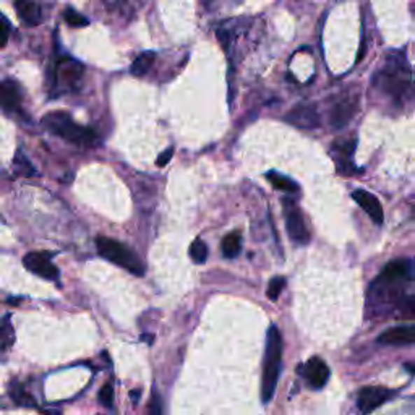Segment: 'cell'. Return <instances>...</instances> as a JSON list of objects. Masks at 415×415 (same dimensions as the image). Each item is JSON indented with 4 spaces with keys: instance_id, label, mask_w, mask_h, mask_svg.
Here are the masks:
<instances>
[{
    "instance_id": "obj_1",
    "label": "cell",
    "mask_w": 415,
    "mask_h": 415,
    "mask_svg": "<svg viewBox=\"0 0 415 415\" xmlns=\"http://www.w3.org/2000/svg\"><path fill=\"white\" fill-rule=\"evenodd\" d=\"M281 362H283V337L276 326H271L266 336V351L263 360V375H261V399L269 402L278 386Z\"/></svg>"
},
{
    "instance_id": "obj_2",
    "label": "cell",
    "mask_w": 415,
    "mask_h": 415,
    "mask_svg": "<svg viewBox=\"0 0 415 415\" xmlns=\"http://www.w3.org/2000/svg\"><path fill=\"white\" fill-rule=\"evenodd\" d=\"M43 124L50 133L60 136L62 140L73 143V145L94 146L97 145V141H99V138H97L94 130L78 125L73 119H71L70 114H66V112H62V111L49 112V114H45L43 119Z\"/></svg>"
},
{
    "instance_id": "obj_3",
    "label": "cell",
    "mask_w": 415,
    "mask_h": 415,
    "mask_svg": "<svg viewBox=\"0 0 415 415\" xmlns=\"http://www.w3.org/2000/svg\"><path fill=\"white\" fill-rule=\"evenodd\" d=\"M96 247L102 258L111 261V263L119 265L120 268L130 271L135 276L145 274V266H143L140 258L130 248H127L124 244L109 237H97Z\"/></svg>"
},
{
    "instance_id": "obj_4",
    "label": "cell",
    "mask_w": 415,
    "mask_h": 415,
    "mask_svg": "<svg viewBox=\"0 0 415 415\" xmlns=\"http://www.w3.org/2000/svg\"><path fill=\"white\" fill-rule=\"evenodd\" d=\"M375 85L381 93L393 97L394 101L401 102L406 99L412 91L411 78H409L407 70L401 64H388L384 70L375 76Z\"/></svg>"
},
{
    "instance_id": "obj_5",
    "label": "cell",
    "mask_w": 415,
    "mask_h": 415,
    "mask_svg": "<svg viewBox=\"0 0 415 415\" xmlns=\"http://www.w3.org/2000/svg\"><path fill=\"white\" fill-rule=\"evenodd\" d=\"M83 65H81L78 60L65 57L60 59L57 65H55V73H54V83L55 88L62 90H76L78 88L81 78H83Z\"/></svg>"
},
{
    "instance_id": "obj_6",
    "label": "cell",
    "mask_w": 415,
    "mask_h": 415,
    "mask_svg": "<svg viewBox=\"0 0 415 415\" xmlns=\"http://www.w3.org/2000/svg\"><path fill=\"white\" fill-rule=\"evenodd\" d=\"M284 213H286V225H288L289 237L294 240L295 244H300V245L309 244L310 232L309 229H307L304 216H302V211L299 209V206H297V204L289 198L284 199Z\"/></svg>"
},
{
    "instance_id": "obj_7",
    "label": "cell",
    "mask_w": 415,
    "mask_h": 415,
    "mask_svg": "<svg viewBox=\"0 0 415 415\" xmlns=\"http://www.w3.org/2000/svg\"><path fill=\"white\" fill-rule=\"evenodd\" d=\"M24 268L31 273L41 276L44 279L55 281L59 278V269L57 266H54L52 261H50V255L48 252H31L24 256L23 260Z\"/></svg>"
},
{
    "instance_id": "obj_8",
    "label": "cell",
    "mask_w": 415,
    "mask_h": 415,
    "mask_svg": "<svg viewBox=\"0 0 415 415\" xmlns=\"http://www.w3.org/2000/svg\"><path fill=\"white\" fill-rule=\"evenodd\" d=\"M357 107H358V99L352 94L337 99L335 104H332L330 112L331 127L337 128V130H339V128H344L352 120V117L356 115Z\"/></svg>"
},
{
    "instance_id": "obj_9",
    "label": "cell",
    "mask_w": 415,
    "mask_h": 415,
    "mask_svg": "<svg viewBox=\"0 0 415 415\" xmlns=\"http://www.w3.org/2000/svg\"><path fill=\"white\" fill-rule=\"evenodd\" d=\"M391 396H393V391H389L386 388L368 386V388H363L362 391L358 393L357 406L360 409L362 414L368 415L375 411V409L383 406V404L386 402Z\"/></svg>"
},
{
    "instance_id": "obj_10",
    "label": "cell",
    "mask_w": 415,
    "mask_h": 415,
    "mask_svg": "<svg viewBox=\"0 0 415 415\" xmlns=\"http://www.w3.org/2000/svg\"><path fill=\"white\" fill-rule=\"evenodd\" d=\"M297 372H300L305 377L307 383L314 389L325 388V384L330 380V368L320 357H311L305 367H299Z\"/></svg>"
},
{
    "instance_id": "obj_11",
    "label": "cell",
    "mask_w": 415,
    "mask_h": 415,
    "mask_svg": "<svg viewBox=\"0 0 415 415\" xmlns=\"http://www.w3.org/2000/svg\"><path fill=\"white\" fill-rule=\"evenodd\" d=\"M414 274V265L409 260H393L384 266L380 274V283L383 284H399L402 281L411 279Z\"/></svg>"
},
{
    "instance_id": "obj_12",
    "label": "cell",
    "mask_w": 415,
    "mask_h": 415,
    "mask_svg": "<svg viewBox=\"0 0 415 415\" xmlns=\"http://www.w3.org/2000/svg\"><path fill=\"white\" fill-rule=\"evenodd\" d=\"M286 122H289L294 127L304 128V130H314V128L320 127V115L315 106L302 104L295 106L294 109L286 114Z\"/></svg>"
},
{
    "instance_id": "obj_13",
    "label": "cell",
    "mask_w": 415,
    "mask_h": 415,
    "mask_svg": "<svg viewBox=\"0 0 415 415\" xmlns=\"http://www.w3.org/2000/svg\"><path fill=\"white\" fill-rule=\"evenodd\" d=\"M353 202H356L358 206H360L363 211H365L370 219L375 224H383L384 221V213H383V206L381 203L378 202V198L375 195L367 192V190H356L352 193Z\"/></svg>"
},
{
    "instance_id": "obj_14",
    "label": "cell",
    "mask_w": 415,
    "mask_h": 415,
    "mask_svg": "<svg viewBox=\"0 0 415 415\" xmlns=\"http://www.w3.org/2000/svg\"><path fill=\"white\" fill-rule=\"evenodd\" d=\"M378 341L386 346L415 344V325L391 328V330L384 331L383 335L378 337Z\"/></svg>"
},
{
    "instance_id": "obj_15",
    "label": "cell",
    "mask_w": 415,
    "mask_h": 415,
    "mask_svg": "<svg viewBox=\"0 0 415 415\" xmlns=\"http://www.w3.org/2000/svg\"><path fill=\"white\" fill-rule=\"evenodd\" d=\"M15 8H17L18 18L29 28L38 27L43 22L38 0H15Z\"/></svg>"
},
{
    "instance_id": "obj_16",
    "label": "cell",
    "mask_w": 415,
    "mask_h": 415,
    "mask_svg": "<svg viewBox=\"0 0 415 415\" xmlns=\"http://www.w3.org/2000/svg\"><path fill=\"white\" fill-rule=\"evenodd\" d=\"M353 148H356V141H336L332 146V156L341 172H351Z\"/></svg>"
},
{
    "instance_id": "obj_17",
    "label": "cell",
    "mask_w": 415,
    "mask_h": 415,
    "mask_svg": "<svg viewBox=\"0 0 415 415\" xmlns=\"http://www.w3.org/2000/svg\"><path fill=\"white\" fill-rule=\"evenodd\" d=\"M2 106L7 112H15L20 109V102H22V93H20L18 85L13 80H3L2 86Z\"/></svg>"
},
{
    "instance_id": "obj_18",
    "label": "cell",
    "mask_w": 415,
    "mask_h": 415,
    "mask_svg": "<svg viewBox=\"0 0 415 415\" xmlns=\"http://www.w3.org/2000/svg\"><path fill=\"white\" fill-rule=\"evenodd\" d=\"M155 60H156V52H153V50L141 52L135 60H133V64L130 66V73L133 76H145L148 71L151 70Z\"/></svg>"
},
{
    "instance_id": "obj_19",
    "label": "cell",
    "mask_w": 415,
    "mask_h": 415,
    "mask_svg": "<svg viewBox=\"0 0 415 415\" xmlns=\"http://www.w3.org/2000/svg\"><path fill=\"white\" fill-rule=\"evenodd\" d=\"M221 248L225 258H235V256H239L240 248H242V235H240V232L227 234L223 239Z\"/></svg>"
},
{
    "instance_id": "obj_20",
    "label": "cell",
    "mask_w": 415,
    "mask_h": 415,
    "mask_svg": "<svg viewBox=\"0 0 415 415\" xmlns=\"http://www.w3.org/2000/svg\"><path fill=\"white\" fill-rule=\"evenodd\" d=\"M266 178H268L271 185H273L276 190H281V192H286V193H295L299 192V185L292 181V178L286 177V176H281L278 172H268L266 174Z\"/></svg>"
},
{
    "instance_id": "obj_21",
    "label": "cell",
    "mask_w": 415,
    "mask_h": 415,
    "mask_svg": "<svg viewBox=\"0 0 415 415\" xmlns=\"http://www.w3.org/2000/svg\"><path fill=\"white\" fill-rule=\"evenodd\" d=\"M64 20L70 24L71 28H85V27H88V24H90L88 18L83 17V15H81L80 12H76V10H73L71 7L65 8Z\"/></svg>"
},
{
    "instance_id": "obj_22",
    "label": "cell",
    "mask_w": 415,
    "mask_h": 415,
    "mask_svg": "<svg viewBox=\"0 0 415 415\" xmlns=\"http://www.w3.org/2000/svg\"><path fill=\"white\" fill-rule=\"evenodd\" d=\"M13 167H15V171H17L18 174H22V176H24V177H31L36 174L34 167L31 166V162L28 161L27 156H23L22 151H18L17 156H15Z\"/></svg>"
},
{
    "instance_id": "obj_23",
    "label": "cell",
    "mask_w": 415,
    "mask_h": 415,
    "mask_svg": "<svg viewBox=\"0 0 415 415\" xmlns=\"http://www.w3.org/2000/svg\"><path fill=\"white\" fill-rule=\"evenodd\" d=\"M190 258L195 261V263L203 265L208 258V247L203 240H195V242L190 245Z\"/></svg>"
},
{
    "instance_id": "obj_24",
    "label": "cell",
    "mask_w": 415,
    "mask_h": 415,
    "mask_svg": "<svg viewBox=\"0 0 415 415\" xmlns=\"http://www.w3.org/2000/svg\"><path fill=\"white\" fill-rule=\"evenodd\" d=\"M12 399L18 404V406H23V407H34L36 406V401L33 399L31 394L24 391L23 388L12 389Z\"/></svg>"
},
{
    "instance_id": "obj_25",
    "label": "cell",
    "mask_w": 415,
    "mask_h": 415,
    "mask_svg": "<svg viewBox=\"0 0 415 415\" xmlns=\"http://www.w3.org/2000/svg\"><path fill=\"white\" fill-rule=\"evenodd\" d=\"M10 316L8 315H5V318H3V325H2V351H7L10 346L13 344V339H15V336H13V328H12V325H10Z\"/></svg>"
},
{
    "instance_id": "obj_26",
    "label": "cell",
    "mask_w": 415,
    "mask_h": 415,
    "mask_svg": "<svg viewBox=\"0 0 415 415\" xmlns=\"http://www.w3.org/2000/svg\"><path fill=\"white\" fill-rule=\"evenodd\" d=\"M286 286V279L281 278V276H278V278L271 279V283L268 286V299L269 300H278L281 292H283Z\"/></svg>"
},
{
    "instance_id": "obj_27",
    "label": "cell",
    "mask_w": 415,
    "mask_h": 415,
    "mask_svg": "<svg viewBox=\"0 0 415 415\" xmlns=\"http://www.w3.org/2000/svg\"><path fill=\"white\" fill-rule=\"evenodd\" d=\"M99 402L106 407H112L114 404V386L112 384H104L99 391Z\"/></svg>"
},
{
    "instance_id": "obj_28",
    "label": "cell",
    "mask_w": 415,
    "mask_h": 415,
    "mask_svg": "<svg viewBox=\"0 0 415 415\" xmlns=\"http://www.w3.org/2000/svg\"><path fill=\"white\" fill-rule=\"evenodd\" d=\"M146 415H162V399L160 393L153 391L150 406H148V414Z\"/></svg>"
},
{
    "instance_id": "obj_29",
    "label": "cell",
    "mask_w": 415,
    "mask_h": 415,
    "mask_svg": "<svg viewBox=\"0 0 415 415\" xmlns=\"http://www.w3.org/2000/svg\"><path fill=\"white\" fill-rule=\"evenodd\" d=\"M10 31H12V27H10V22H8V18L5 17V15H2V34H0V45H2V48H5V45H7V43H8V38H10Z\"/></svg>"
},
{
    "instance_id": "obj_30",
    "label": "cell",
    "mask_w": 415,
    "mask_h": 415,
    "mask_svg": "<svg viewBox=\"0 0 415 415\" xmlns=\"http://www.w3.org/2000/svg\"><path fill=\"white\" fill-rule=\"evenodd\" d=\"M172 156H174V148H167V150L162 151L160 157H157V166L164 167L169 161L172 160Z\"/></svg>"
},
{
    "instance_id": "obj_31",
    "label": "cell",
    "mask_w": 415,
    "mask_h": 415,
    "mask_svg": "<svg viewBox=\"0 0 415 415\" xmlns=\"http://www.w3.org/2000/svg\"><path fill=\"white\" fill-rule=\"evenodd\" d=\"M404 311H406V315L415 318V295L406 302V305H404Z\"/></svg>"
},
{
    "instance_id": "obj_32",
    "label": "cell",
    "mask_w": 415,
    "mask_h": 415,
    "mask_svg": "<svg viewBox=\"0 0 415 415\" xmlns=\"http://www.w3.org/2000/svg\"><path fill=\"white\" fill-rule=\"evenodd\" d=\"M8 302H10V304H18L20 300L18 299H8Z\"/></svg>"
}]
</instances>
